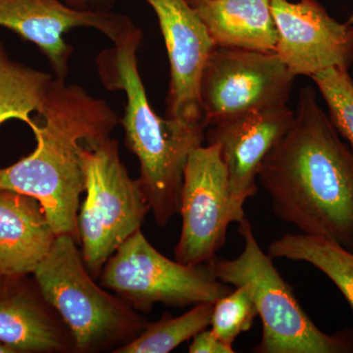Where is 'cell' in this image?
I'll return each instance as SVG.
<instances>
[{"label": "cell", "instance_id": "cell-2", "mask_svg": "<svg viewBox=\"0 0 353 353\" xmlns=\"http://www.w3.org/2000/svg\"><path fill=\"white\" fill-rule=\"evenodd\" d=\"M39 116L36 150L0 169V190L34 197L55 233L80 243L78 215L85 192L81 150L85 141L110 136L121 119L103 99L55 77Z\"/></svg>", "mask_w": 353, "mask_h": 353}, {"label": "cell", "instance_id": "cell-14", "mask_svg": "<svg viewBox=\"0 0 353 353\" xmlns=\"http://www.w3.org/2000/svg\"><path fill=\"white\" fill-rule=\"evenodd\" d=\"M57 236L36 199L0 190V276L34 273Z\"/></svg>", "mask_w": 353, "mask_h": 353}, {"label": "cell", "instance_id": "cell-8", "mask_svg": "<svg viewBox=\"0 0 353 353\" xmlns=\"http://www.w3.org/2000/svg\"><path fill=\"white\" fill-rule=\"evenodd\" d=\"M296 78L276 52L216 46L199 85L205 128L287 105Z\"/></svg>", "mask_w": 353, "mask_h": 353}, {"label": "cell", "instance_id": "cell-24", "mask_svg": "<svg viewBox=\"0 0 353 353\" xmlns=\"http://www.w3.org/2000/svg\"><path fill=\"white\" fill-rule=\"evenodd\" d=\"M16 352L13 348L8 347V345H4V343H0V353H14Z\"/></svg>", "mask_w": 353, "mask_h": 353}, {"label": "cell", "instance_id": "cell-15", "mask_svg": "<svg viewBox=\"0 0 353 353\" xmlns=\"http://www.w3.org/2000/svg\"><path fill=\"white\" fill-rule=\"evenodd\" d=\"M0 343L16 352H77L68 327L39 289L0 290Z\"/></svg>", "mask_w": 353, "mask_h": 353}, {"label": "cell", "instance_id": "cell-19", "mask_svg": "<svg viewBox=\"0 0 353 353\" xmlns=\"http://www.w3.org/2000/svg\"><path fill=\"white\" fill-rule=\"evenodd\" d=\"M214 303L196 304L178 317L164 314L115 353H168L210 326Z\"/></svg>", "mask_w": 353, "mask_h": 353}, {"label": "cell", "instance_id": "cell-22", "mask_svg": "<svg viewBox=\"0 0 353 353\" xmlns=\"http://www.w3.org/2000/svg\"><path fill=\"white\" fill-rule=\"evenodd\" d=\"M190 353H234L233 345L220 340L212 331L203 330L192 338Z\"/></svg>", "mask_w": 353, "mask_h": 353}, {"label": "cell", "instance_id": "cell-10", "mask_svg": "<svg viewBox=\"0 0 353 353\" xmlns=\"http://www.w3.org/2000/svg\"><path fill=\"white\" fill-rule=\"evenodd\" d=\"M275 52L294 77H312L353 64V25L341 23L317 0H271Z\"/></svg>", "mask_w": 353, "mask_h": 353}, {"label": "cell", "instance_id": "cell-1", "mask_svg": "<svg viewBox=\"0 0 353 353\" xmlns=\"http://www.w3.org/2000/svg\"><path fill=\"white\" fill-rule=\"evenodd\" d=\"M257 179L276 217L353 253V148L314 88H301L294 123L265 157Z\"/></svg>", "mask_w": 353, "mask_h": 353}, {"label": "cell", "instance_id": "cell-12", "mask_svg": "<svg viewBox=\"0 0 353 353\" xmlns=\"http://www.w3.org/2000/svg\"><path fill=\"white\" fill-rule=\"evenodd\" d=\"M145 1L157 14L170 62L167 117L205 127L199 85L215 43L188 0Z\"/></svg>", "mask_w": 353, "mask_h": 353}, {"label": "cell", "instance_id": "cell-23", "mask_svg": "<svg viewBox=\"0 0 353 353\" xmlns=\"http://www.w3.org/2000/svg\"><path fill=\"white\" fill-rule=\"evenodd\" d=\"M72 8L94 12H110L115 0H63Z\"/></svg>", "mask_w": 353, "mask_h": 353}, {"label": "cell", "instance_id": "cell-17", "mask_svg": "<svg viewBox=\"0 0 353 353\" xmlns=\"http://www.w3.org/2000/svg\"><path fill=\"white\" fill-rule=\"evenodd\" d=\"M272 259L306 262L338 288L353 312V253L333 241L301 233L285 234L272 241Z\"/></svg>", "mask_w": 353, "mask_h": 353}, {"label": "cell", "instance_id": "cell-4", "mask_svg": "<svg viewBox=\"0 0 353 353\" xmlns=\"http://www.w3.org/2000/svg\"><path fill=\"white\" fill-rule=\"evenodd\" d=\"M78 243L70 234H57L32 273L34 281L68 327L77 352H97L117 343L124 345L139 336L148 323L129 303L94 282Z\"/></svg>", "mask_w": 353, "mask_h": 353}, {"label": "cell", "instance_id": "cell-3", "mask_svg": "<svg viewBox=\"0 0 353 353\" xmlns=\"http://www.w3.org/2000/svg\"><path fill=\"white\" fill-rule=\"evenodd\" d=\"M143 31L132 23L97 58L99 78L108 90L127 97L120 120L125 141L139 163V188L155 223L165 227L180 211L183 170L190 152L203 145L206 128L176 118H161L153 110L139 72L137 53Z\"/></svg>", "mask_w": 353, "mask_h": 353}, {"label": "cell", "instance_id": "cell-5", "mask_svg": "<svg viewBox=\"0 0 353 353\" xmlns=\"http://www.w3.org/2000/svg\"><path fill=\"white\" fill-rule=\"evenodd\" d=\"M245 241L234 259L215 256L209 262L221 282L250 290L261 318V341L255 353H353V329L334 334L321 331L306 314L292 288L281 277L253 233L250 221L239 223Z\"/></svg>", "mask_w": 353, "mask_h": 353}, {"label": "cell", "instance_id": "cell-20", "mask_svg": "<svg viewBox=\"0 0 353 353\" xmlns=\"http://www.w3.org/2000/svg\"><path fill=\"white\" fill-rule=\"evenodd\" d=\"M341 138L353 148V79L348 71L331 68L311 77Z\"/></svg>", "mask_w": 353, "mask_h": 353}, {"label": "cell", "instance_id": "cell-9", "mask_svg": "<svg viewBox=\"0 0 353 353\" xmlns=\"http://www.w3.org/2000/svg\"><path fill=\"white\" fill-rule=\"evenodd\" d=\"M182 231L176 261L208 264L226 243L231 219V192L219 146L208 143L190 152L183 170L180 211Z\"/></svg>", "mask_w": 353, "mask_h": 353}, {"label": "cell", "instance_id": "cell-18", "mask_svg": "<svg viewBox=\"0 0 353 353\" xmlns=\"http://www.w3.org/2000/svg\"><path fill=\"white\" fill-rule=\"evenodd\" d=\"M53 77L14 61L0 41V125L8 120L26 123L32 132L39 130L31 114L41 113Z\"/></svg>", "mask_w": 353, "mask_h": 353}, {"label": "cell", "instance_id": "cell-11", "mask_svg": "<svg viewBox=\"0 0 353 353\" xmlns=\"http://www.w3.org/2000/svg\"><path fill=\"white\" fill-rule=\"evenodd\" d=\"M294 111L287 105L243 114L209 126L208 143L219 146L231 192L232 223L245 219V204L259 190L260 165L289 132Z\"/></svg>", "mask_w": 353, "mask_h": 353}, {"label": "cell", "instance_id": "cell-13", "mask_svg": "<svg viewBox=\"0 0 353 353\" xmlns=\"http://www.w3.org/2000/svg\"><path fill=\"white\" fill-rule=\"evenodd\" d=\"M132 23L122 14L77 10L61 0H0V27L36 44L60 80L68 76L73 52L64 39L67 32L92 28L113 41Z\"/></svg>", "mask_w": 353, "mask_h": 353}, {"label": "cell", "instance_id": "cell-7", "mask_svg": "<svg viewBox=\"0 0 353 353\" xmlns=\"http://www.w3.org/2000/svg\"><path fill=\"white\" fill-rule=\"evenodd\" d=\"M101 283L141 312L157 303L196 305L215 303L233 292L218 280L210 265H187L158 252L139 230L108 260Z\"/></svg>", "mask_w": 353, "mask_h": 353}, {"label": "cell", "instance_id": "cell-21", "mask_svg": "<svg viewBox=\"0 0 353 353\" xmlns=\"http://www.w3.org/2000/svg\"><path fill=\"white\" fill-rule=\"evenodd\" d=\"M259 316L250 290L245 285L221 297L214 303L211 331L228 345H233L241 334L252 328Z\"/></svg>", "mask_w": 353, "mask_h": 353}, {"label": "cell", "instance_id": "cell-25", "mask_svg": "<svg viewBox=\"0 0 353 353\" xmlns=\"http://www.w3.org/2000/svg\"><path fill=\"white\" fill-rule=\"evenodd\" d=\"M347 23H348V24L353 25V13L350 16V18H348Z\"/></svg>", "mask_w": 353, "mask_h": 353}, {"label": "cell", "instance_id": "cell-6", "mask_svg": "<svg viewBox=\"0 0 353 353\" xmlns=\"http://www.w3.org/2000/svg\"><path fill=\"white\" fill-rule=\"evenodd\" d=\"M81 163L85 199L78 215L79 236L83 262L95 279L116 250L141 230L150 208L110 136L85 141Z\"/></svg>", "mask_w": 353, "mask_h": 353}, {"label": "cell", "instance_id": "cell-16", "mask_svg": "<svg viewBox=\"0 0 353 353\" xmlns=\"http://www.w3.org/2000/svg\"><path fill=\"white\" fill-rule=\"evenodd\" d=\"M216 46L275 52L271 0H188Z\"/></svg>", "mask_w": 353, "mask_h": 353}]
</instances>
